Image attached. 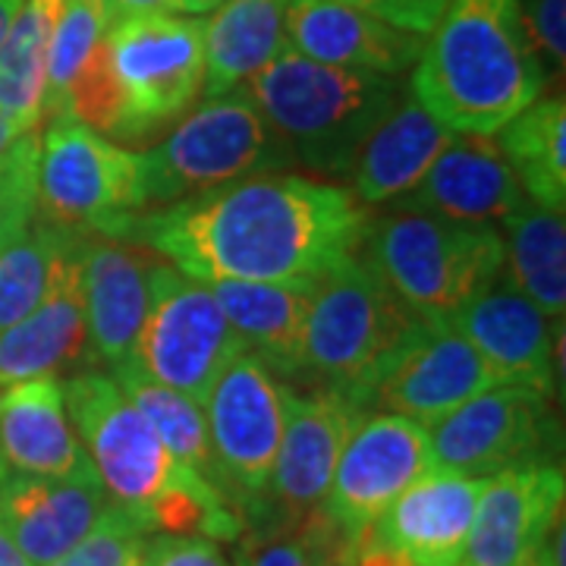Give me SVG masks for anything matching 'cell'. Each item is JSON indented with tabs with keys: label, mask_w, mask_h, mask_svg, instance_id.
Listing matches in <instances>:
<instances>
[{
	"label": "cell",
	"mask_w": 566,
	"mask_h": 566,
	"mask_svg": "<svg viewBox=\"0 0 566 566\" xmlns=\"http://www.w3.org/2000/svg\"><path fill=\"white\" fill-rule=\"evenodd\" d=\"M365 205L308 174H252L136 211L111 233L202 283H315L363 243Z\"/></svg>",
	"instance_id": "obj_1"
},
{
	"label": "cell",
	"mask_w": 566,
	"mask_h": 566,
	"mask_svg": "<svg viewBox=\"0 0 566 566\" xmlns=\"http://www.w3.org/2000/svg\"><path fill=\"white\" fill-rule=\"evenodd\" d=\"M409 73V95L444 129L472 136H494L551 82L520 0H447Z\"/></svg>",
	"instance_id": "obj_2"
},
{
	"label": "cell",
	"mask_w": 566,
	"mask_h": 566,
	"mask_svg": "<svg viewBox=\"0 0 566 566\" xmlns=\"http://www.w3.org/2000/svg\"><path fill=\"white\" fill-rule=\"evenodd\" d=\"M286 164L312 177H346L368 133L403 98L397 76L346 70L283 48L245 85Z\"/></svg>",
	"instance_id": "obj_3"
},
{
	"label": "cell",
	"mask_w": 566,
	"mask_h": 566,
	"mask_svg": "<svg viewBox=\"0 0 566 566\" xmlns=\"http://www.w3.org/2000/svg\"><path fill=\"white\" fill-rule=\"evenodd\" d=\"M359 255L424 324H450L472 296L504 274L497 227L450 221L406 205L365 223Z\"/></svg>",
	"instance_id": "obj_4"
},
{
	"label": "cell",
	"mask_w": 566,
	"mask_h": 566,
	"mask_svg": "<svg viewBox=\"0 0 566 566\" xmlns=\"http://www.w3.org/2000/svg\"><path fill=\"white\" fill-rule=\"evenodd\" d=\"M422 327L424 322L387 290L359 252H353L312 283L303 378L346 394L363 409L368 387Z\"/></svg>",
	"instance_id": "obj_5"
},
{
	"label": "cell",
	"mask_w": 566,
	"mask_h": 566,
	"mask_svg": "<svg viewBox=\"0 0 566 566\" xmlns=\"http://www.w3.org/2000/svg\"><path fill=\"white\" fill-rule=\"evenodd\" d=\"M281 167L286 155L245 88L205 98L158 145L139 151V211Z\"/></svg>",
	"instance_id": "obj_6"
},
{
	"label": "cell",
	"mask_w": 566,
	"mask_h": 566,
	"mask_svg": "<svg viewBox=\"0 0 566 566\" xmlns=\"http://www.w3.org/2000/svg\"><path fill=\"white\" fill-rule=\"evenodd\" d=\"M63 397L104 494L142 523L170 491L202 479L164 447L158 431L111 375L95 368L76 371L63 381Z\"/></svg>",
	"instance_id": "obj_7"
},
{
	"label": "cell",
	"mask_w": 566,
	"mask_h": 566,
	"mask_svg": "<svg viewBox=\"0 0 566 566\" xmlns=\"http://www.w3.org/2000/svg\"><path fill=\"white\" fill-rule=\"evenodd\" d=\"M139 211V151L104 139L73 117L44 123L39 136L35 218L70 233L111 237Z\"/></svg>",
	"instance_id": "obj_8"
},
{
	"label": "cell",
	"mask_w": 566,
	"mask_h": 566,
	"mask_svg": "<svg viewBox=\"0 0 566 566\" xmlns=\"http://www.w3.org/2000/svg\"><path fill=\"white\" fill-rule=\"evenodd\" d=\"M431 472L491 479L506 469L557 463L560 419L554 394L494 385L428 428Z\"/></svg>",
	"instance_id": "obj_9"
},
{
	"label": "cell",
	"mask_w": 566,
	"mask_h": 566,
	"mask_svg": "<svg viewBox=\"0 0 566 566\" xmlns=\"http://www.w3.org/2000/svg\"><path fill=\"white\" fill-rule=\"evenodd\" d=\"M290 390L293 387L281 385V378L259 356L243 349L205 397L202 409L218 485L243 520L262 516L264 494L281 450Z\"/></svg>",
	"instance_id": "obj_10"
},
{
	"label": "cell",
	"mask_w": 566,
	"mask_h": 566,
	"mask_svg": "<svg viewBox=\"0 0 566 566\" xmlns=\"http://www.w3.org/2000/svg\"><path fill=\"white\" fill-rule=\"evenodd\" d=\"M243 349L208 283L158 259L151 268L148 312L129 359L158 385L205 403L218 375Z\"/></svg>",
	"instance_id": "obj_11"
},
{
	"label": "cell",
	"mask_w": 566,
	"mask_h": 566,
	"mask_svg": "<svg viewBox=\"0 0 566 566\" xmlns=\"http://www.w3.org/2000/svg\"><path fill=\"white\" fill-rule=\"evenodd\" d=\"M107 54L145 142L182 117L202 95V20L148 13L111 22Z\"/></svg>",
	"instance_id": "obj_12"
},
{
	"label": "cell",
	"mask_w": 566,
	"mask_h": 566,
	"mask_svg": "<svg viewBox=\"0 0 566 566\" xmlns=\"http://www.w3.org/2000/svg\"><path fill=\"white\" fill-rule=\"evenodd\" d=\"M428 472L424 424L390 412H365L346 438L318 510L349 538H363L387 506Z\"/></svg>",
	"instance_id": "obj_13"
},
{
	"label": "cell",
	"mask_w": 566,
	"mask_h": 566,
	"mask_svg": "<svg viewBox=\"0 0 566 566\" xmlns=\"http://www.w3.org/2000/svg\"><path fill=\"white\" fill-rule=\"evenodd\" d=\"M363 416L359 403L337 390L322 387L303 397L290 390L281 450L259 516L262 526L293 528L322 506L340 450Z\"/></svg>",
	"instance_id": "obj_14"
},
{
	"label": "cell",
	"mask_w": 566,
	"mask_h": 566,
	"mask_svg": "<svg viewBox=\"0 0 566 566\" xmlns=\"http://www.w3.org/2000/svg\"><path fill=\"white\" fill-rule=\"evenodd\" d=\"M494 385L504 381L457 327L424 324L368 387L363 409L403 416L428 428Z\"/></svg>",
	"instance_id": "obj_15"
},
{
	"label": "cell",
	"mask_w": 566,
	"mask_h": 566,
	"mask_svg": "<svg viewBox=\"0 0 566 566\" xmlns=\"http://www.w3.org/2000/svg\"><path fill=\"white\" fill-rule=\"evenodd\" d=\"M564 520L560 463L506 469L485 482L457 566H526Z\"/></svg>",
	"instance_id": "obj_16"
},
{
	"label": "cell",
	"mask_w": 566,
	"mask_h": 566,
	"mask_svg": "<svg viewBox=\"0 0 566 566\" xmlns=\"http://www.w3.org/2000/svg\"><path fill=\"white\" fill-rule=\"evenodd\" d=\"M155 252L88 233L82 249V300H85V334L88 363L120 365L133 356L142 322L151 300Z\"/></svg>",
	"instance_id": "obj_17"
},
{
	"label": "cell",
	"mask_w": 566,
	"mask_h": 566,
	"mask_svg": "<svg viewBox=\"0 0 566 566\" xmlns=\"http://www.w3.org/2000/svg\"><path fill=\"white\" fill-rule=\"evenodd\" d=\"M450 327H457L485 356L504 385L554 394V371H560L554 363V346H560V337L554 340V322L504 274L472 296L450 318Z\"/></svg>",
	"instance_id": "obj_18"
},
{
	"label": "cell",
	"mask_w": 566,
	"mask_h": 566,
	"mask_svg": "<svg viewBox=\"0 0 566 566\" xmlns=\"http://www.w3.org/2000/svg\"><path fill=\"white\" fill-rule=\"evenodd\" d=\"M394 205L422 208L450 221L501 227L532 202L497 142L491 136L453 133L416 189Z\"/></svg>",
	"instance_id": "obj_19"
},
{
	"label": "cell",
	"mask_w": 566,
	"mask_h": 566,
	"mask_svg": "<svg viewBox=\"0 0 566 566\" xmlns=\"http://www.w3.org/2000/svg\"><path fill=\"white\" fill-rule=\"evenodd\" d=\"M111 497L92 472L41 479L7 472L0 485V523L32 566H51L98 526Z\"/></svg>",
	"instance_id": "obj_20"
},
{
	"label": "cell",
	"mask_w": 566,
	"mask_h": 566,
	"mask_svg": "<svg viewBox=\"0 0 566 566\" xmlns=\"http://www.w3.org/2000/svg\"><path fill=\"white\" fill-rule=\"evenodd\" d=\"M286 44L318 63L403 76L419 61L424 35L397 29L344 0H293L286 10Z\"/></svg>",
	"instance_id": "obj_21"
},
{
	"label": "cell",
	"mask_w": 566,
	"mask_h": 566,
	"mask_svg": "<svg viewBox=\"0 0 566 566\" xmlns=\"http://www.w3.org/2000/svg\"><path fill=\"white\" fill-rule=\"evenodd\" d=\"M0 460L10 472L41 479L92 472L66 409L61 375L0 387Z\"/></svg>",
	"instance_id": "obj_22"
},
{
	"label": "cell",
	"mask_w": 566,
	"mask_h": 566,
	"mask_svg": "<svg viewBox=\"0 0 566 566\" xmlns=\"http://www.w3.org/2000/svg\"><path fill=\"white\" fill-rule=\"evenodd\" d=\"M488 479L428 472L409 485L371 526L387 545L406 551L419 566H457Z\"/></svg>",
	"instance_id": "obj_23"
},
{
	"label": "cell",
	"mask_w": 566,
	"mask_h": 566,
	"mask_svg": "<svg viewBox=\"0 0 566 566\" xmlns=\"http://www.w3.org/2000/svg\"><path fill=\"white\" fill-rule=\"evenodd\" d=\"M85 237L63 262L51 293L25 318L0 331V387L20 385L41 375H57L70 365L88 359L85 300H82Z\"/></svg>",
	"instance_id": "obj_24"
},
{
	"label": "cell",
	"mask_w": 566,
	"mask_h": 566,
	"mask_svg": "<svg viewBox=\"0 0 566 566\" xmlns=\"http://www.w3.org/2000/svg\"><path fill=\"white\" fill-rule=\"evenodd\" d=\"M450 129L434 120L412 95L390 107L363 142L349 167L353 199L359 205H394L416 189L450 142Z\"/></svg>",
	"instance_id": "obj_25"
},
{
	"label": "cell",
	"mask_w": 566,
	"mask_h": 566,
	"mask_svg": "<svg viewBox=\"0 0 566 566\" xmlns=\"http://www.w3.org/2000/svg\"><path fill=\"white\" fill-rule=\"evenodd\" d=\"M211 296L243 346L277 378L303 381V337L312 283L214 281Z\"/></svg>",
	"instance_id": "obj_26"
},
{
	"label": "cell",
	"mask_w": 566,
	"mask_h": 566,
	"mask_svg": "<svg viewBox=\"0 0 566 566\" xmlns=\"http://www.w3.org/2000/svg\"><path fill=\"white\" fill-rule=\"evenodd\" d=\"M293 0H227L202 22L205 98L237 92L286 48Z\"/></svg>",
	"instance_id": "obj_27"
},
{
	"label": "cell",
	"mask_w": 566,
	"mask_h": 566,
	"mask_svg": "<svg viewBox=\"0 0 566 566\" xmlns=\"http://www.w3.org/2000/svg\"><path fill=\"white\" fill-rule=\"evenodd\" d=\"M504 240V277L523 296L564 324L566 312V223L564 211L528 205L497 227Z\"/></svg>",
	"instance_id": "obj_28"
},
{
	"label": "cell",
	"mask_w": 566,
	"mask_h": 566,
	"mask_svg": "<svg viewBox=\"0 0 566 566\" xmlns=\"http://www.w3.org/2000/svg\"><path fill=\"white\" fill-rule=\"evenodd\" d=\"M497 148L520 180L528 202L564 211L566 202V104L564 95L535 98L501 126Z\"/></svg>",
	"instance_id": "obj_29"
},
{
	"label": "cell",
	"mask_w": 566,
	"mask_h": 566,
	"mask_svg": "<svg viewBox=\"0 0 566 566\" xmlns=\"http://www.w3.org/2000/svg\"><path fill=\"white\" fill-rule=\"evenodd\" d=\"M66 0H22L0 44V111L25 129L41 126L48 54Z\"/></svg>",
	"instance_id": "obj_30"
},
{
	"label": "cell",
	"mask_w": 566,
	"mask_h": 566,
	"mask_svg": "<svg viewBox=\"0 0 566 566\" xmlns=\"http://www.w3.org/2000/svg\"><path fill=\"white\" fill-rule=\"evenodd\" d=\"M111 378L136 403V409L148 419V424L158 431L164 447L182 465H189L192 472H199L202 479H208L211 485L221 491L218 469H214V453H211V441H208V422H205L202 403L189 400L180 390L158 385L133 359H123L120 365H114Z\"/></svg>",
	"instance_id": "obj_31"
},
{
	"label": "cell",
	"mask_w": 566,
	"mask_h": 566,
	"mask_svg": "<svg viewBox=\"0 0 566 566\" xmlns=\"http://www.w3.org/2000/svg\"><path fill=\"white\" fill-rule=\"evenodd\" d=\"M82 237L85 233H70L32 218L17 240L0 249V331L25 318L51 293Z\"/></svg>",
	"instance_id": "obj_32"
},
{
	"label": "cell",
	"mask_w": 566,
	"mask_h": 566,
	"mask_svg": "<svg viewBox=\"0 0 566 566\" xmlns=\"http://www.w3.org/2000/svg\"><path fill=\"white\" fill-rule=\"evenodd\" d=\"M111 29V10L107 0H66L61 22L54 29L51 54H48V80H44V104H41V123L63 117L70 85L82 70V63L92 57Z\"/></svg>",
	"instance_id": "obj_33"
},
{
	"label": "cell",
	"mask_w": 566,
	"mask_h": 566,
	"mask_svg": "<svg viewBox=\"0 0 566 566\" xmlns=\"http://www.w3.org/2000/svg\"><path fill=\"white\" fill-rule=\"evenodd\" d=\"M63 117L85 123L88 129L102 133L104 139L117 142V145H145L139 126L126 107L120 82L114 76L111 54H107V35L92 51V57L82 63V70L70 85Z\"/></svg>",
	"instance_id": "obj_34"
},
{
	"label": "cell",
	"mask_w": 566,
	"mask_h": 566,
	"mask_svg": "<svg viewBox=\"0 0 566 566\" xmlns=\"http://www.w3.org/2000/svg\"><path fill=\"white\" fill-rule=\"evenodd\" d=\"M148 535L151 532L139 516L111 504L98 520V526L51 566H139Z\"/></svg>",
	"instance_id": "obj_35"
},
{
	"label": "cell",
	"mask_w": 566,
	"mask_h": 566,
	"mask_svg": "<svg viewBox=\"0 0 566 566\" xmlns=\"http://www.w3.org/2000/svg\"><path fill=\"white\" fill-rule=\"evenodd\" d=\"M39 192V133H25L0 158V249L17 240L35 218Z\"/></svg>",
	"instance_id": "obj_36"
},
{
	"label": "cell",
	"mask_w": 566,
	"mask_h": 566,
	"mask_svg": "<svg viewBox=\"0 0 566 566\" xmlns=\"http://www.w3.org/2000/svg\"><path fill=\"white\" fill-rule=\"evenodd\" d=\"M520 17L547 80L554 73L560 76L566 57V0H520Z\"/></svg>",
	"instance_id": "obj_37"
},
{
	"label": "cell",
	"mask_w": 566,
	"mask_h": 566,
	"mask_svg": "<svg viewBox=\"0 0 566 566\" xmlns=\"http://www.w3.org/2000/svg\"><path fill=\"white\" fill-rule=\"evenodd\" d=\"M233 566H318L300 528L262 526L237 547Z\"/></svg>",
	"instance_id": "obj_38"
},
{
	"label": "cell",
	"mask_w": 566,
	"mask_h": 566,
	"mask_svg": "<svg viewBox=\"0 0 566 566\" xmlns=\"http://www.w3.org/2000/svg\"><path fill=\"white\" fill-rule=\"evenodd\" d=\"M139 566H233L221 542L205 535H148Z\"/></svg>",
	"instance_id": "obj_39"
},
{
	"label": "cell",
	"mask_w": 566,
	"mask_h": 566,
	"mask_svg": "<svg viewBox=\"0 0 566 566\" xmlns=\"http://www.w3.org/2000/svg\"><path fill=\"white\" fill-rule=\"evenodd\" d=\"M344 3H353L378 20L419 35H428L434 29V22L441 20L447 7V0H344Z\"/></svg>",
	"instance_id": "obj_40"
},
{
	"label": "cell",
	"mask_w": 566,
	"mask_h": 566,
	"mask_svg": "<svg viewBox=\"0 0 566 566\" xmlns=\"http://www.w3.org/2000/svg\"><path fill=\"white\" fill-rule=\"evenodd\" d=\"M340 566H419L406 551L387 545L378 535H371V528L363 538H356L353 547L346 551L344 564Z\"/></svg>",
	"instance_id": "obj_41"
},
{
	"label": "cell",
	"mask_w": 566,
	"mask_h": 566,
	"mask_svg": "<svg viewBox=\"0 0 566 566\" xmlns=\"http://www.w3.org/2000/svg\"><path fill=\"white\" fill-rule=\"evenodd\" d=\"M111 22L129 20V17H148V13H174L180 10V0H107Z\"/></svg>",
	"instance_id": "obj_42"
},
{
	"label": "cell",
	"mask_w": 566,
	"mask_h": 566,
	"mask_svg": "<svg viewBox=\"0 0 566 566\" xmlns=\"http://www.w3.org/2000/svg\"><path fill=\"white\" fill-rule=\"evenodd\" d=\"M25 133H32V129H25L22 123H17L13 117H7V114L0 111V158H3V155H7V151H10V148H13ZM35 133H39V129H35Z\"/></svg>",
	"instance_id": "obj_43"
},
{
	"label": "cell",
	"mask_w": 566,
	"mask_h": 566,
	"mask_svg": "<svg viewBox=\"0 0 566 566\" xmlns=\"http://www.w3.org/2000/svg\"><path fill=\"white\" fill-rule=\"evenodd\" d=\"M0 566H32V560L17 547L3 523H0Z\"/></svg>",
	"instance_id": "obj_44"
},
{
	"label": "cell",
	"mask_w": 566,
	"mask_h": 566,
	"mask_svg": "<svg viewBox=\"0 0 566 566\" xmlns=\"http://www.w3.org/2000/svg\"><path fill=\"white\" fill-rule=\"evenodd\" d=\"M22 0H0V44L7 39V32H10V25L17 20V13H20Z\"/></svg>",
	"instance_id": "obj_45"
},
{
	"label": "cell",
	"mask_w": 566,
	"mask_h": 566,
	"mask_svg": "<svg viewBox=\"0 0 566 566\" xmlns=\"http://www.w3.org/2000/svg\"><path fill=\"white\" fill-rule=\"evenodd\" d=\"M223 3L227 0H180V10L182 13H192V17H205V13H214Z\"/></svg>",
	"instance_id": "obj_46"
},
{
	"label": "cell",
	"mask_w": 566,
	"mask_h": 566,
	"mask_svg": "<svg viewBox=\"0 0 566 566\" xmlns=\"http://www.w3.org/2000/svg\"><path fill=\"white\" fill-rule=\"evenodd\" d=\"M547 538H551V535H547ZM526 566H554V557H551V545L545 542V547L538 551V557H535V560H532V564H526Z\"/></svg>",
	"instance_id": "obj_47"
},
{
	"label": "cell",
	"mask_w": 566,
	"mask_h": 566,
	"mask_svg": "<svg viewBox=\"0 0 566 566\" xmlns=\"http://www.w3.org/2000/svg\"><path fill=\"white\" fill-rule=\"evenodd\" d=\"M7 472H10V469H7V463L0 460V485H3V479H7Z\"/></svg>",
	"instance_id": "obj_48"
}]
</instances>
